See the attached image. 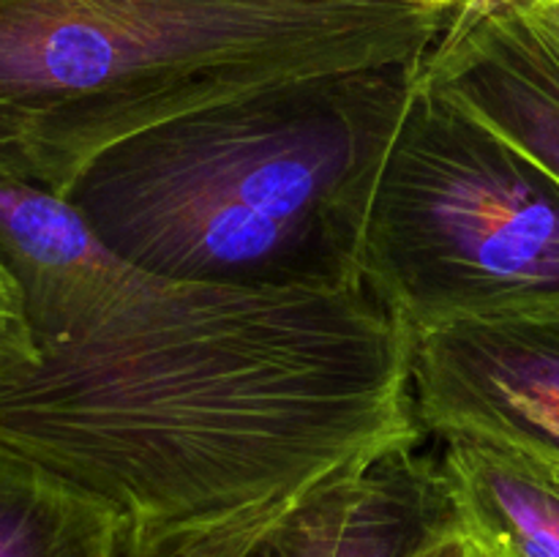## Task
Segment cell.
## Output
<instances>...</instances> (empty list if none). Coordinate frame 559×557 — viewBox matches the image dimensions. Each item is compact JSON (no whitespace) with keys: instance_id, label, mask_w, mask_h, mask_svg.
<instances>
[{"instance_id":"8","label":"cell","mask_w":559,"mask_h":557,"mask_svg":"<svg viewBox=\"0 0 559 557\" xmlns=\"http://www.w3.org/2000/svg\"><path fill=\"white\" fill-rule=\"evenodd\" d=\"M464 528L506 557H559V451L524 442L437 437Z\"/></svg>"},{"instance_id":"4","label":"cell","mask_w":559,"mask_h":557,"mask_svg":"<svg viewBox=\"0 0 559 557\" xmlns=\"http://www.w3.org/2000/svg\"><path fill=\"white\" fill-rule=\"evenodd\" d=\"M355 273L413 336L559 309V180L415 74Z\"/></svg>"},{"instance_id":"3","label":"cell","mask_w":559,"mask_h":557,"mask_svg":"<svg viewBox=\"0 0 559 557\" xmlns=\"http://www.w3.org/2000/svg\"><path fill=\"white\" fill-rule=\"evenodd\" d=\"M404 0H0V178L69 197L102 153L233 98L420 58Z\"/></svg>"},{"instance_id":"11","label":"cell","mask_w":559,"mask_h":557,"mask_svg":"<svg viewBox=\"0 0 559 557\" xmlns=\"http://www.w3.org/2000/svg\"><path fill=\"white\" fill-rule=\"evenodd\" d=\"M293 511L295 508L260 511L222 524H211V528L178 530V533L162 535H140L131 530V544L126 557H246Z\"/></svg>"},{"instance_id":"14","label":"cell","mask_w":559,"mask_h":557,"mask_svg":"<svg viewBox=\"0 0 559 557\" xmlns=\"http://www.w3.org/2000/svg\"><path fill=\"white\" fill-rule=\"evenodd\" d=\"M431 557H506V555L497 552L491 544H486V541L480 538V535H475L469 528H464V522L459 519L456 528L440 541V546H437Z\"/></svg>"},{"instance_id":"16","label":"cell","mask_w":559,"mask_h":557,"mask_svg":"<svg viewBox=\"0 0 559 557\" xmlns=\"http://www.w3.org/2000/svg\"><path fill=\"white\" fill-rule=\"evenodd\" d=\"M404 3H431V0H404Z\"/></svg>"},{"instance_id":"7","label":"cell","mask_w":559,"mask_h":557,"mask_svg":"<svg viewBox=\"0 0 559 557\" xmlns=\"http://www.w3.org/2000/svg\"><path fill=\"white\" fill-rule=\"evenodd\" d=\"M0 262L20 289L38 349L87 331L147 276L109 249L71 197L5 178Z\"/></svg>"},{"instance_id":"9","label":"cell","mask_w":559,"mask_h":557,"mask_svg":"<svg viewBox=\"0 0 559 557\" xmlns=\"http://www.w3.org/2000/svg\"><path fill=\"white\" fill-rule=\"evenodd\" d=\"M456 524L437 453L402 448L347 484L331 557H431Z\"/></svg>"},{"instance_id":"6","label":"cell","mask_w":559,"mask_h":557,"mask_svg":"<svg viewBox=\"0 0 559 557\" xmlns=\"http://www.w3.org/2000/svg\"><path fill=\"white\" fill-rule=\"evenodd\" d=\"M418 74L559 180V0L453 5Z\"/></svg>"},{"instance_id":"13","label":"cell","mask_w":559,"mask_h":557,"mask_svg":"<svg viewBox=\"0 0 559 557\" xmlns=\"http://www.w3.org/2000/svg\"><path fill=\"white\" fill-rule=\"evenodd\" d=\"M36 355L38 347L27 325L20 289L0 262V366L33 360Z\"/></svg>"},{"instance_id":"5","label":"cell","mask_w":559,"mask_h":557,"mask_svg":"<svg viewBox=\"0 0 559 557\" xmlns=\"http://www.w3.org/2000/svg\"><path fill=\"white\" fill-rule=\"evenodd\" d=\"M413 339L426 435L559 451V309L451 322Z\"/></svg>"},{"instance_id":"1","label":"cell","mask_w":559,"mask_h":557,"mask_svg":"<svg viewBox=\"0 0 559 557\" xmlns=\"http://www.w3.org/2000/svg\"><path fill=\"white\" fill-rule=\"evenodd\" d=\"M413 347L360 282L145 276L87 331L0 366V442L140 535L298 508L424 446Z\"/></svg>"},{"instance_id":"2","label":"cell","mask_w":559,"mask_h":557,"mask_svg":"<svg viewBox=\"0 0 559 557\" xmlns=\"http://www.w3.org/2000/svg\"><path fill=\"white\" fill-rule=\"evenodd\" d=\"M418 60L282 82L109 147L71 202L147 276L358 282L355 249Z\"/></svg>"},{"instance_id":"10","label":"cell","mask_w":559,"mask_h":557,"mask_svg":"<svg viewBox=\"0 0 559 557\" xmlns=\"http://www.w3.org/2000/svg\"><path fill=\"white\" fill-rule=\"evenodd\" d=\"M131 524L0 442V557H126Z\"/></svg>"},{"instance_id":"12","label":"cell","mask_w":559,"mask_h":557,"mask_svg":"<svg viewBox=\"0 0 559 557\" xmlns=\"http://www.w3.org/2000/svg\"><path fill=\"white\" fill-rule=\"evenodd\" d=\"M353 478L320 491L309 502L295 508L246 557H331L338 522H342L344 495Z\"/></svg>"},{"instance_id":"15","label":"cell","mask_w":559,"mask_h":557,"mask_svg":"<svg viewBox=\"0 0 559 557\" xmlns=\"http://www.w3.org/2000/svg\"><path fill=\"white\" fill-rule=\"evenodd\" d=\"M459 3H467V0H431V5H437V9H442V11L453 9V5H459Z\"/></svg>"}]
</instances>
